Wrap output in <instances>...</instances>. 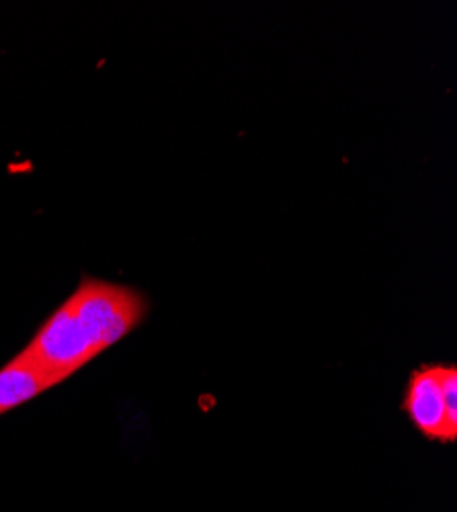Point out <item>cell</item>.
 I'll return each instance as SVG.
<instances>
[{
    "label": "cell",
    "instance_id": "3",
    "mask_svg": "<svg viewBox=\"0 0 457 512\" xmlns=\"http://www.w3.org/2000/svg\"><path fill=\"white\" fill-rule=\"evenodd\" d=\"M400 408L408 416L414 429H417L425 439L443 445L455 443L457 433L449 429L445 414L439 381V363L421 365L410 371Z\"/></svg>",
    "mask_w": 457,
    "mask_h": 512
},
{
    "label": "cell",
    "instance_id": "1",
    "mask_svg": "<svg viewBox=\"0 0 457 512\" xmlns=\"http://www.w3.org/2000/svg\"><path fill=\"white\" fill-rule=\"evenodd\" d=\"M66 304L99 355L132 334L150 312V302L142 291L91 275L80 277Z\"/></svg>",
    "mask_w": 457,
    "mask_h": 512
},
{
    "label": "cell",
    "instance_id": "2",
    "mask_svg": "<svg viewBox=\"0 0 457 512\" xmlns=\"http://www.w3.org/2000/svg\"><path fill=\"white\" fill-rule=\"evenodd\" d=\"M21 355L60 386L70 375L95 361L99 351L64 302L39 324Z\"/></svg>",
    "mask_w": 457,
    "mask_h": 512
},
{
    "label": "cell",
    "instance_id": "4",
    "mask_svg": "<svg viewBox=\"0 0 457 512\" xmlns=\"http://www.w3.org/2000/svg\"><path fill=\"white\" fill-rule=\"evenodd\" d=\"M52 388H56V383L48 375L23 355H17L0 369V416L25 406Z\"/></svg>",
    "mask_w": 457,
    "mask_h": 512
},
{
    "label": "cell",
    "instance_id": "5",
    "mask_svg": "<svg viewBox=\"0 0 457 512\" xmlns=\"http://www.w3.org/2000/svg\"><path fill=\"white\" fill-rule=\"evenodd\" d=\"M439 381L449 429L457 433V367L453 363H439Z\"/></svg>",
    "mask_w": 457,
    "mask_h": 512
}]
</instances>
